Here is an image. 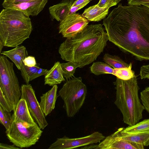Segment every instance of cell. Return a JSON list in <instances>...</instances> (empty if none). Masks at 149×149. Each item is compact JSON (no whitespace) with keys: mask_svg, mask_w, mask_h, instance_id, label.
<instances>
[{"mask_svg":"<svg viewBox=\"0 0 149 149\" xmlns=\"http://www.w3.org/2000/svg\"><path fill=\"white\" fill-rule=\"evenodd\" d=\"M103 61L113 69L128 67V64L119 57L116 55H112L108 53L105 54L103 57Z\"/></svg>","mask_w":149,"mask_h":149,"instance_id":"cell-23","label":"cell"},{"mask_svg":"<svg viewBox=\"0 0 149 149\" xmlns=\"http://www.w3.org/2000/svg\"><path fill=\"white\" fill-rule=\"evenodd\" d=\"M87 93L86 85L81 77L66 80L58 91L64 102L63 107L68 117H73L83 106Z\"/></svg>","mask_w":149,"mask_h":149,"instance_id":"cell-5","label":"cell"},{"mask_svg":"<svg viewBox=\"0 0 149 149\" xmlns=\"http://www.w3.org/2000/svg\"><path fill=\"white\" fill-rule=\"evenodd\" d=\"M139 75L141 79H149V64L143 65L141 67Z\"/></svg>","mask_w":149,"mask_h":149,"instance_id":"cell-30","label":"cell"},{"mask_svg":"<svg viewBox=\"0 0 149 149\" xmlns=\"http://www.w3.org/2000/svg\"><path fill=\"white\" fill-rule=\"evenodd\" d=\"M81 148V149H99L98 145L94 144H91L85 146Z\"/></svg>","mask_w":149,"mask_h":149,"instance_id":"cell-36","label":"cell"},{"mask_svg":"<svg viewBox=\"0 0 149 149\" xmlns=\"http://www.w3.org/2000/svg\"><path fill=\"white\" fill-rule=\"evenodd\" d=\"M13 121L10 112L4 110L0 106V122L5 128V132L10 130Z\"/></svg>","mask_w":149,"mask_h":149,"instance_id":"cell-26","label":"cell"},{"mask_svg":"<svg viewBox=\"0 0 149 149\" xmlns=\"http://www.w3.org/2000/svg\"><path fill=\"white\" fill-rule=\"evenodd\" d=\"M149 3V0H128L129 5H142L144 4Z\"/></svg>","mask_w":149,"mask_h":149,"instance_id":"cell-32","label":"cell"},{"mask_svg":"<svg viewBox=\"0 0 149 149\" xmlns=\"http://www.w3.org/2000/svg\"><path fill=\"white\" fill-rule=\"evenodd\" d=\"M61 65L63 76L66 80L74 77L76 69L79 67L78 63L71 61L61 63Z\"/></svg>","mask_w":149,"mask_h":149,"instance_id":"cell-25","label":"cell"},{"mask_svg":"<svg viewBox=\"0 0 149 149\" xmlns=\"http://www.w3.org/2000/svg\"><path fill=\"white\" fill-rule=\"evenodd\" d=\"M1 54L9 58L15 64L18 69L20 70L24 59L28 53L26 47L24 46H18L8 51L1 52Z\"/></svg>","mask_w":149,"mask_h":149,"instance_id":"cell-17","label":"cell"},{"mask_svg":"<svg viewBox=\"0 0 149 149\" xmlns=\"http://www.w3.org/2000/svg\"><path fill=\"white\" fill-rule=\"evenodd\" d=\"M57 89V86L55 85L50 90L42 94L40 97V105L45 116L50 113L55 108L58 97Z\"/></svg>","mask_w":149,"mask_h":149,"instance_id":"cell-13","label":"cell"},{"mask_svg":"<svg viewBox=\"0 0 149 149\" xmlns=\"http://www.w3.org/2000/svg\"><path fill=\"white\" fill-rule=\"evenodd\" d=\"M113 84L116 90L114 103L122 114L123 122L132 126L143 118L145 109L139 96L140 88L136 77L126 80L116 77Z\"/></svg>","mask_w":149,"mask_h":149,"instance_id":"cell-3","label":"cell"},{"mask_svg":"<svg viewBox=\"0 0 149 149\" xmlns=\"http://www.w3.org/2000/svg\"><path fill=\"white\" fill-rule=\"evenodd\" d=\"M0 88L13 111L21 95L13 63L3 55L0 56Z\"/></svg>","mask_w":149,"mask_h":149,"instance_id":"cell-6","label":"cell"},{"mask_svg":"<svg viewBox=\"0 0 149 149\" xmlns=\"http://www.w3.org/2000/svg\"><path fill=\"white\" fill-rule=\"evenodd\" d=\"M140 98L145 109L149 113V86L140 92Z\"/></svg>","mask_w":149,"mask_h":149,"instance_id":"cell-27","label":"cell"},{"mask_svg":"<svg viewBox=\"0 0 149 149\" xmlns=\"http://www.w3.org/2000/svg\"><path fill=\"white\" fill-rule=\"evenodd\" d=\"M23 63L25 65L30 67L35 66L37 64L35 57L31 56L26 57L24 60Z\"/></svg>","mask_w":149,"mask_h":149,"instance_id":"cell-31","label":"cell"},{"mask_svg":"<svg viewBox=\"0 0 149 149\" xmlns=\"http://www.w3.org/2000/svg\"><path fill=\"white\" fill-rule=\"evenodd\" d=\"M121 0H119V1H121Z\"/></svg>","mask_w":149,"mask_h":149,"instance_id":"cell-40","label":"cell"},{"mask_svg":"<svg viewBox=\"0 0 149 149\" xmlns=\"http://www.w3.org/2000/svg\"><path fill=\"white\" fill-rule=\"evenodd\" d=\"M3 46H4L3 44L1 41H0V54H1L2 49L3 48Z\"/></svg>","mask_w":149,"mask_h":149,"instance_id":"cell-38","label":"cell"},{"mask_svg":"<svg viewBox=\"0 0 149 149\" xmlns=\"http://www.w3.org/2000/svg\"><path fill=\"white\" fill-rule=\"evenodd\" d=\"M122 134H132L149 131V118L144 120L131 126L120 128L117 130Z\"/></svg>","mask_w":149,"mask_h":149,"instance_id":"cell-20","label":"cell"},{"mask_svg":"<svg viewBox=\"0 0 149 149\" xmlns=\"http://www.w3.org/2000/svg\"><path fill=\"white\" fill-rule=\"evenodd\" d=\"M14 3H19L23 2H29L39 0H8Z\"/></svg>","mask_w":149,"mask_h":149,"instance_id":"cell-37","label":"cell"},{"mask_svg":"<svg viewBox=\"0 0 149 149\" xmlns=\"http://www.w3.org/2000/svg\"><path fill=\"white\" fill-rule=\"evenodd\" d=\"M98 146L99 149H143L144 147L123 139L115 132L105 137Z\"/></svg>","mask_w":149,"mask_h":149,"instance_id":"cell-12","label":"cell"},{"mask_svg":"<svg viewBox=\"0 0 149 149\" xmlns=\"http://www.w3.org/2000/svg\"><path fill=\"white\" fill-rule=\"evenodd\" d=\"M128 67L113 69V75L122 80H126L133 77L135 72L132 70V64L131 62Z\"/></svg>","mask_w":149,"mask_h":149,"instance_id":"cell-24","label":"cell"},{"mask_svg":"<svg viewBox=\"0 0 149 149\" xmlns=\"http://www.w3.org/2000/svg\"><path fill=\"white\" fill-rule=\"evenodd\" d=\"M12 116L14 121L34 123L35 122L32 117L27 103L24 99L21 98L17 102Z\"/></svg>","mask_w":149,"mask_h":149,"instance_id":"cell-15","label":"cell"},{"mask_svg":"<svg viewBox=\"0 0 149 149\" xmlns=\"http://www.w3.org/2000/svg\"><path fill=\"white\" fill-rule=\"evenodd\" d=\"M120 2L119 0H100L97 5L101 8H108L116 5Z\"/></svg>","mask_w":149,"mask_h":149,"instance_id":"cell-29","label":"cell"},{"mask_svg":"<svg viewBox=\"0 0 149 149\" xmlns=\"http://www.w3.org/2000/svg\"><path fill=\"white\" fill-rule=\"evenodd\" d=\"M74 0H62L59 3L50 7L49 12L52 21L61 22L69 14Z\"/></svg>","mask_w":149,"mask_h":149,"instance_id":"cell-14","label":"cell"},{"mask_svg":"<svg viewBox=\"0 0 149 149\" xmlns=\"http://www.w3.org/2000/svg\"><path fill=\"white\" fill-rule=\"evenodd\" d=\"M35 122L13 121L10 130L6 132L10 142L20 148H27L36 144L42 135L43 131Z\"/></svg>","mask_w":149,"mask_h":149,"instance_id":"cell-7","label":"cell"},{"mask_svg":"<svg viewBox=\"0 0 149 149\" xmlns=\"http://www.w3.org/2000/svg\"><path fill=\"white\" fill-rule=\"evenodd\" d=\"M90 68L91 72L97 76L105 74H113V68L105 62H94Z\"/></svg>","mask_w":149,"mask_h":149,"instance_id":"cell-21","label":"cell"},{"mask_svg":"<svg viewBox=\"0 0 149 149\" xmlns=\"http://www.w3.org/2000/svg\"><path fill=\"white\" fill-rule=\"evenodd\" d=\"M20 148L13 144L8 145L2 143L0 144V149H19Z\"/></svg>","mask_w":149,"mask_h":149,"instance_id":"cell-34","label":"cell"},{"mask_svg":"<svg viewBox=\"0 0 149 149\" xmlns=\"http://www.w3.org/2000/svg\"><path fill=\"white\" fill-rule=\"evenodd\" d=\"M40 68L36 65L32 67H28L24 65L23 62L20 70L21 74L26 84L36 78L37 74Z\"/></svg>","mask_w":149,"mask_h":149,"instance_id":"cell-22","label":"cell"},{"mask_svg":"<svg viewBox=\"0 0 149 149\" xmlns=\"http://www.w3.org/2000/svg\"><path fill=\"white\" fill-rule=\"evenodd\" d=\"M116 136L124 140L131 143L142 145H149V131L132 134H122L118 130L115 132Z\"/></svg>","mask_w":149,"mask_h":149,"instance_id":"cell-19","label":"cell"},{"mask_svg":"<svg viewBox=\"0 0 149 149\" xmlns=\"http://www.w3.org/2000/svg\"><path fill=\"white\" fill-rule=\"evenodd\" d=\"M65 81L63 76L61 63L55 62L54 65L45 75L44 85L53 86Z\"/></svg>","mask_w":149,"mask_h":149,"instance_id":"cell-16","label":"cell"},{"mask_svg":"<svg viewBox=\"0 0 149 149\" xmlns=\"http://www.w3.org/2000/svg\"><path fill=\"white\" fill-rule=\"evenodd\" d=\"M103 25L108 40L136 60H149V8L119 4Z\"/></svg>","mask_w":149,"mask_h":149,"instance_id":"cell-1","label":"cell"},{"mask_svg":"<svg viewBox=\"0 0 149 149\" xmlns=\"http://www.w3.org/2000/svg\"><path fill=\"white\" fill-rule=\"evenodd\" d=\"M33 30L29 16L16 10L4 8L0 13V41L15 47L29 38Z\"/></svg>","mask_w":149,"mask_h":149,"instance_id":"cell-4","label":"cell"},{"mask_svg":"<svg viewBox=\"0 0 149 149\" xmlns=\"http://www.w3.org/2000/svg\"><path fill=\"white\" fill-rule=\"evenodd\" d=\"M21 98L25 100L31 116L40 128L44 130L47 126L48 123L32 86L29 84H23L21 86Z\"/></svg>","mask_w":149,"mask_h":149,"instance_id":"cell-8","label":"cell"},{"mask_svg":"<svg viewBox=\"0 0 149 149\" xmlns=\"http://www.w3.org/2000/svg\"><path fill=\"white\" fill-rule=\"evenodd\" d=\"M0 106L3 109L8 112H10L12 111H13L8 104L5 96L4 95L1 89L0 88Z\"/></svg>","mask_w":149,"mask_h":149,"instance_id":"cell-28","label":"cell"},{"mask_svg":"<svg viewBox=\"0 0 149 149\" xmlns=\"http://www.w3.org/2000/svg\"><path fill=\"white\" fill-rule=\"evenodd\" d=\"M47 1V0H39L14 3L5 0L2 5L4 8L18 10L29 16H34L38 15L43 9Z\"/></svg>","mask_w":149,"mask_h":149,"instance_id":"cell-11","label":"cell"},{"mask_svg":"<svg viewBox=\"0 0 149 149\" xmlns=\"http://www.w3.org/2000/svg\"><path fill=\"white\" fill-rule=\"evenodd\" d=\"M89 2H90L89 1L88 2L84 4L76 6H71L70 11L69 14H72L75 13L77 11L84 8Z\"/></svg>","mask_w":149,"mask_h":149,"instance_id":"cell-33","label":"cell"},{"mask_svg":"<svg viewBox=\"0 0 149 149\" xmlns=\"http://www.w3.org/2000/svg\"><path fill=\"white\" fill-rule=\"evenodd\" d=\"M88 23V20L79 13L69 14L60 22L59 33L64 38H72L82 31Z\"/></svg>","mask_w":149,"mask_h":149,"instance_id":"cell-10","label":"cell"},{"mask_svg":"<svg viewBox=\"0 0 149 149\" xmlns=\"http://www.w3.org/2000/svg\"><path fill=\"white\" fill-rule=\"evenodd\" d=\"M108 40L101 24L88 25L72 38H66L58 49L61 58L78 63L82 68L96 60L103 52Z\"/></svg>","mask_w":149,"mask_h":149,"instance_id":"cell-2","label":"cell"},{"mask_svg":"<svg viewBox=\"0 0 149 149\" xmlns=\"http://www.w3.org/2000/svg\"><path fill=\"white\" fill-rule=\"evenodd\" d=\"M142 5H144V6L149 8V3H145V4H143Z\"/></svg>","mask_w":149,"mask_h":149,"instance_id":"cell-39","label":"cell"},{"mask_svg":"<svg viewBox=\"0 0 149 149\" xmlns=\"http://www.w3.org/2000/svg\"><path fill=\"white\" fill-rule=\"evenodd\" d=\"M105 138L101 133L95 132L92 134L83 137L70 138L64 136L57 138L56 140L51 144L48 149H70L84 146L100 142Z\"/></svg>","mask_w":149,"mask_h":149,"instance_id":"cell-9","label":"cell"},{"mask_svg":"<svg viewBox=\"0 0 149 149\" xmlns=\"http://www.w3.org/2000/svg\"><path fill=\"white\" fill-rule=\"evenodd\" d=\"M109 9L100 7L97 4L85 9L81 15L89 21L99 22L105 18L108 14Z\"/></svg>","mask_w":149,"mask_h":149,"instance_id":"cell-18","label":"cell"},{"mask_svg":"<svg viewBox=\"0 0 149 149\" xmlns=\"http://www.w3.org/2000/svg\"><path fill=\"white\" fill-rule=\"evenodd\" d=\"M90 1V0H76L74 2L72 6H77Z\"/></svg>","mask_w":149,"mask_h":149,"instance_id":"cell-35","label":"cell"}]
</instances>
